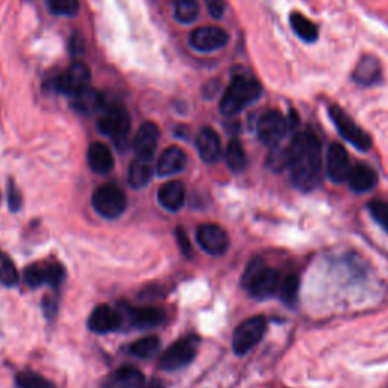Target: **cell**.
I'll use <instances>...</instances> for the list:
<instances>
[{"mask_svg":"<svg viewBox=\"0 0 388 388\" xmlns=\"http://www.w3.org/2000/svg\"><path fill=\"white\" fill-rule=\"evenodd\" d=\"M288 167L291 180L300 191H311L320 180L322 144L311 132L295 136L288 148Z\"/></svg>","mask_w":388,"mask_h":388,"instance_id":"1","label":"cell"},{"mask_svg":"<svg viewBox=\"0 0 388 388\" xmlns=\"http://www.w3.org/2000/svg\"><path fill=\"white\" fill-rule=\"evenodd\" d=\"M261 96V85L249 76H237L226 88L222 101L220 111L225 116H235L247 105L253 103Z\"/></svg>","mask_w":388,"mask_h":388,"instance_id":"2","label":"cell"},{"mask_svg":"<svg viewBox=\"0 0 388 388\" xmlns=\"http://www.w3.org/2000/svg\"><path fill=\"white\" fill-rule=\"evenodd\" d=\"M242 285L255 299H269L279 291L281 277L275 269L264 267L260 260H253L242 275Z\"/></svg>","mask_w":388,"mask_h":388,"instance_id":"3","label":"cell"},{"mask_svg":"<svg viewBox=\"0 0 388 388\" xmlns=\"http://www.w3.org/2000/svg\"><path fill=\"white\" fill-rule=\"evenodd\" d=\"M101 111L102 114L99 120H97V129L103 136L114 138L118 148L123 149L131 129V120L125 106L118 103H105Z\"/></svg>","mask_w":388,"mask_h":388,"instance_id":"4","label":"cell"},{"mask_svg":"<svg viewBox=\"0 0 388 388\" xmlns=\"http://www.w3.org/2000/svg\"><path fill=\"white\" fill-rule=\"evenodd\" d=\"M200 340L196 335L185 337L170 346L160 359V367L165 372H176L187 367L198 355Z\"/></svg>","mask_w":388,"mask_h":388,"instance_id":"5","label":"cell"},{"mask_svg":"<svg viewBox=\"0 0 388 388\" xmlns=\"http://www.w3.org/2000/svg\"><path fill=\"white\" fill-rule=\"evenodd\" d=\"M93 206L102 217L117 218L125 213L128 206V199L123 190L113 184H106L94 191Z\"/></svg>","mask_w":388,"mask_h":388,"instance_id":"6","label":"cell"},{"mask_svg":"<svg viewBox=\"0 0 388 388\" xmlns=\"http://www.w3.org/2000/svg\"><path fill=\"white\" fill-rule=\"evenodd\" d=\"M330 116L337 131L346 141L354 144L359 150H369L372 146V138L366 131H362L354 120H352L343 108L332 105L330 108Z\"/></svg>","mask_w":388,"mask_h":388,"instance_id":"7","label":"cell"},{"mask_svg":"<svg viewBox=\"0 0 388 388\" xmlns=\"http://www.w3.org/2000/svg\"><path fill=\"white\" fill-rule=\"evenodd\" d=\"M267 320L264 315H255L242 322L234 332L233 347L237 355H245L257 346L265 332Z\"/></svg>","mask_w":388,"mask_h":388,"instance_id":"8","label":"cell"},{"mask_svg":"<svg viewBox=\"0 0 388 388\" xmlns=\"http://www.w3.org/2000/svg\"><path fill=\"white\" fill-rule=\"evenodd\" d=\"M288 126H290L288 120L279 111L272 109V111L264 113L258 120L257 123L258 138L265 146H272V148H275V146H277L285 137Z\"/></svg>","mask_w":388,"mask_h":388,"instance_id":"9","label":"cell"},{"mask_svg":"<svg viewBox=\"0 0 388 388\" xmlns=\"http://www.w3.org/2000/svg\"><path fill=\"white\" fill-rule=\"evenodd\" d=\"M64 267L59 262L32 264L24 270V281L31 288H39L43 284L59 287V284L64 281Z\"/></svg>","mask_w":388,"mask_h":388,"instance_id":"10","label":"cell"},{"mask_svg":"<svg viewBox=\"0 0 388 388\" xmlns=\"http://www.w3.org/2000/svg\"><path fill=\"white\" fill-rule=\"evenodd\" d=\"M91 71L87 64L73 63L63 75L56 79V90L66 96H76L88 87Z\"/></svg>","mask_w":388,"mask_h":388,"instance_id":"11","label":"cell"},{"mask_svg":"<svg viewBox=\"0 0 388 388\" xmlns=\"http://www.w3.org/2000/svg\"><path fill=\"white\" fill-rule=\"evenodd\" d=\"M229 35L226 31L217 26H203L194 29L190 34L188 43L198 52H214L228 44Z\"/></svg>","mask_w":388,"mask_h":388,"instance_id":"12","label":"cell"},{"mask_svg":"<svg viewBox=\"0 0 388 388\" xmlns=\"http://www.w3.org/2000/svg\"><path fill=\"white\" fill-rule=\"evenodd\" d=\"M196 238L200 247L210 255H223L229 247L226 230L218 225H200L196 230Z\"/></svg>","mask_w":388,"mask_h":388,"instance_id":"13","label":"cell"},{"mask_svg":"<svg viewBox=\"0 0 388 388\" xmlns=\"http://www.w3.org/2000/svg\"><path fill=\"white\" fill-rule=\"evenodd\" d=\"M350 160L347 150L343 148L340 143H332L330 146V150H327V158H326V172L327 176L335 184H340V182L347 180L350 175Z\"/></svg>","mask_w":388,"mask_h":388,"instance_id":"14","label":"cell"},{"mask_svg":"<svg viewBox=\"0 0 388 388\" xmlns=\"http://www.w3.org/2000/svg\"><path fill=\"white\" fill-rule=\"evenodd\" d=\"M196 148L199 152V156L205 163L213 164L220 160L222 156V143L218 133L211 128H203L198 133L196 138Z\"/></svg>","mask_w":388,"mask_h":388,"instance_id":"15","label":"cell"},{"mask_svg":"<svg viewBox=\"0 0 388 388\" xmlns=\"http://www.w3.org/2000/svg\"><path fill=\"white\" fill-rule=\"evenodd\" d=\"M158 141H160V129L152 121H146L133 138V149H136L137 156L152 160L158 148Z\"/></svg>","mask_w":388,"mask_h":388,"instance_id":"16","label":"cell"},{"mask_svg":"<svg viewBox=\"0 0 388 388\" xmlns=\"http://www.w3.org/2000/svg\"><path fill=\"white\" fill-rule=\"evenodd\" d=\"M120 314L109 305H99L91 312L88 327L96 334H108L120 326Z\"/></svg>","mask_w":388,"mask_h":388,"instance_id":"17","label":"cell"},{"mask_svg":"<svg viewBox=\"0 0 388 388\" xmlns=\"http://www.w3.org/2000/svg\"><path fill=\"white\" fill-rule=\"evenodd\" d=\"M381 76L382 68L379 61L372 55H364L358 61L354 73H352V78H354L357 83L362 85V87H372V85L378 83L381 81Z\"/></svg>","mask_w":388,"mask_h":388,"instance_id":"18","label":"cell"},{"mask_svg":"<svg viewBox=\"0 0 388 388\" xmlns=\"http://www.w3.org/2000/svg\"><path fill=\"white\" fill-rule=\"evenodd\" d=\"M144 382V374L131 366H123L109 373L102 382V388H138Z\"/></svg>","mask_w":388,"mask_h":388,"instance_id":"19","label":"cell"},{"mask_svg":"<svg viewBox=\"0 0 388 388\" xmlns=\"http://www.w3.org/2000/svg\"><path fill=\"white\" fill-rule=\"evenodd\" d=\"M158 202L170 213H178L185 203V188L179 180H170L158 191Z\"/></svg>","mask_w":388,"mask_h":388,"instance_id":"20","label":"cell"},{"mask_svg":"<svg viewBox=\"0 0 388 388\" xmlns=\"http://www.w3.org/2000/svg\"><path fill=\"white\" fill-rule=\"evenodd\" d=\"M187 165V155L184 150H180L179 148H168L163 152V155L158 160V175L160 176H172L176 175Z\"/></svg>","mask_w":388,"mask_h":388,"instance_id":"21","label":"cell"},{"mask_svg":"<svg viewBox=\"0 0 388 388\" xmlns=\"http://www.w3.org/2000/svg\"><path fill=\"white\" fill-rule=\"evenodd\" d=\"M126 314L131 325L140 327V330H150V327L160 326L165 319L164 311H161L160 308H150V307L129 308Z\"/></svg>","mask_w":388,"mask_h":388,"instance_id":"22","label":"cell"},{"mask_svg":"<svg viewBox=\"0 0 388 388\" xmlns=\"http://www.w3.org/2000/svg\"><path fill=\"white\" fill-rule=\"evenodd\" d=\"M88 165L94 173L105 175L114 167L113 152L103 143H93L88 148Z\"/></svg>","mask_w":388,"mask_h":388,"instance_id":"23","label":"cell"},{"mask_svg":"<svg viewBox=\"0 0 388 388\" xmlns=\"http://www.w3.org/2000/svg\"><path fill=\"white\" fill-rule=\"evenodd\" d=\"M347 180L350 188L355 193H366L376 185L378 175L374 173V170L372 167L366 164H357L352 167Z\"/></svg>","mask_w":388,"mask_h":388,"instance_id":"24","label":"cell"},{"mask_svg":"<svg viewBox=\"0 0 388 388\" xmlns=\"http://www.w3.org/2000/svg\"><path fill=\"white\" fill-rule=\"evenodd\" d=\"M103 105H105L103 96L90 87H87L81 93H78L76 96L71 97V106L82 114L94 113L97 111V109H102Z\"/></svg>","mask_w":388,"mask_h":388,"instance_id":"25","label":"cell"},{"mask_svg":"<svg viewBox=\"0 0 388 388\" xmlns=\"http://www.w3.org/2000/svg\"><path fill=\"white\" fill-rule=\"evenodd\" d=\"M152 179V160L137 156L129 168V184L133 188H143Z\"/></svg>","mask_w":388,"mask_h":388,"instance_id":"26","label":"cell"},{"mask_svg":"<svg viewBox=\"0 0 388 388\" xmlns=\"http://www.w3.org/2000/svg\"><path fill=\"white\" fill-rule=\"evenodd\" d=\"M225 160H226L228 167L233 170L234 173H240L246 168L247 156H246L245 148H242V144L237 138L230 140L229 144L226 146Z\"/></svg>","mask_w":388,"mask_h":388,"instance_id":"27","label":"cell"},{"mask_svg":"<svg viewBox=\"0 0 388 388\" xmlns=\"http://www.w3.org/2000/svg\"><path fill=\"white\" fill-rule=\"evenodd\" d=\"M290 23H291V28H293V31L296 32V35L300 40L307 43H312L317 40L319 36L317 26H315V24L305 16L299 14V12H293L290 17Z\"/></svg>","mask_w":388,"mask_h":388,"instance_id":"28","label":"cell"},{"mask_svg":"<svg viewBox=\"0 0 388 388\" xmlns=\"http://www.w3.org/2000/svg\"><path fill=\"white\" fill-rule=\"evenodd\" d=\"M161 347V342L158 337H144L141 340H138V342L132 343V346L129 347V352L137 358H150L153 357L158 350H160Z\"/></svg>","mask_w":388,"mask_h":388,"instance_id":"29","label":"cell"},{"mask_svg":"<svg viewBox=\"0 0 388 388\" xmlns=\"http://www.w3.org/2000/svg\"><path fill=\"white\" fill-rule=\"evenodd\" d=\"M199 16L198 0H176L175 19L179 23H193Z\"/></svg>","mask_w":388,"mask_h":388,"instance_id":"30","label":"cell"},{"mask_svg":"<svg viewBox=\"0 0 388 388\" xmlns=\"http://www.w3.org/2000/svg\"><path fill=\"white\" fill-rule=\"evenodd\" d=\"M17 388H56L44 376L34 372H20L16 376Z\"/></svg>","mask_w":388,"mask_h":388,"instance_id":"31","label":"cell"},{"mask_svg":"<svg viewBox=\"0 0 388 388\" xmlns=\"http://www.w3.org/2000/svg\"><path fill=\"white\" fill-rule=\"evenodd\" d=\"M299 285L300 281L296 275H288L281 285H279V296H281L282 302H285L287 305H295L299 295Z\"/></svg>","mask_w":388,"mask_h":388,"instance_id":"32","label":"cell"},{"mask_svg":"<svg viewBox=\"0 0 388 388\" xmlns=\"http://www.w3.org/2000/svg\"><path fill=\"white\" fill-rule=\"evenodd\" d=\"M47 4L58 16H75L79 9V0H47Z\"/></svg>","mask_w":388,"mask_h":388,"instance_id":"33","label":"cell"},{"mask_svg":"<svg viewBox=\"0 0 388 388\" xmlns=\"http://www.w3.org/2000/svg\"><path fill=\"white\" fill-rule=\"evenodd\" d=\"M369 211L379 226L388 233V203L384 200H372L369 203Z\"/></svg>","mask_w":388,"mask_h":388,"instance_id":"34","label":"cell"},{"mask_svg":"<svg viewBox=\"0 0 388 388\" xmlns=\"http://www.w3.org/2000/svg\"><path fill=\"white\" fill-rule=\"evenodd\" d=\"M0 282L5 287H14L19 282V273L16 265L8 258L0 264Z\"/></svg>","mask_w":388,"mask_h":388,"instance_id":"35","label":"cell"},{"mask_svg":"<svg viewBox=\"0 0 388 388\" xmlns=\"http://www.w3.org/2000/svg\"><path fill=\"white\" fill-rule=\"evenodd\" d=\"M267 165L275 172H281L285 165H288V149H273L267 158Z\"/></svg>","mask_w":388,"mask_h":388,"instance_id":"36","label":"cell"},{"mask_svg":"<svg viewBox=\"0 0 388 388\" xmlns=\"http://www.w3.org/2000/svg\"><path fill=\"white\" fill-rule=\"evenodd\" d=\"M8 205L11 211H19L21 208V194L12 182H9L8 188Z\"/></svg>","mask_w":388,"mask_h":388,"instance_id":"37","label":"cell"},{"mask_svg":"<svg viewBox=\"0 0 388 388\" xmlns=\"http://www.w3.org/2000/svg\"><path fill=\"white\" fill-rule=\"evenodd\" d=\"M205 4H206V6H208L210 14L214 19H220L223 16V11H225L223 0H205Z\"/></svg>","mask_w":388,"mask_h":388,"instance_id":"38","label":"cell"},{"mask_svg":"<svg viewBox=\"0 0 388 388\" xmlns=\"http://www.w3.org/2000/svg\"><path fill=\"white\" fill-rule=\"evenodd\" d=\"M176 234H178L179 247L182 249V252H184L185 255H191V246H190V241H188L187 235L184 234V230H182V229H178V230H176Z\"/></svg>","mask_w":388,"mask_h":388,"instance_id":"39","label":"cell"},{"mask_svg":"<svg viewBox=\"0 0 388 388\" xmlns=\"http://www.w3.org/2000/svg\"><path fill=\"white\" fill-rule=\"evenodd\" d=\"M43 310H44V312H46V315H47V317H52V315L55 314V311H56V303H55V300H52V299H44V302H43Z\"/></svg>","mask_w":388,"mask_h":388,"instance_id":"40","label":"cell"}]
</instances>
